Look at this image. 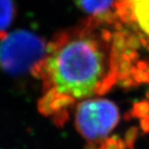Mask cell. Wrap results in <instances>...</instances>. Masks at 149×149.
Listing matches in <instances>:
<instances>
[{"label":"cell","instance_id":"52a82bcc","mask_svg":"<svg viewBox=\"0 0 149 149\" xmlns=\"http://www.w3.org/2000/svg\"><path fill=\"white\" fill-rule=\"evenodd\" d=\"M94 149H125V144L120 139H105Z\"/></svg>","mask_w":149,"mask_h":149},{"label":"cell","instance_id":"277c9868","mask_svg":"<svg viewBox=\"0 0 149 149\" xmlns=\"http://www.w3.org/2000/svg\"><path fill=\"white\" fill-rule=\"evenodd\" d=\"M84 13L93 16H102L111 11L115 0H74Z\"/></svg>","mask_w":149,"mask_h":149},{"label":"cell","instance_id":"5b68a950","mask_svg":"<svg viewBox=\"0 0 149 149\" xmlns=\"http://www.w3.org/2000/svg\"><path fill=\"white\" fill-rule=\"evenodd\" d=\"M133 18L139 28L149 35V0H130Z\"/></svg>","mask_w":149,"mask_h":149},{"label":"cell","instance_id":"7a4b0ae2","mask_svg":"<svg viewBox=\"0 0 149 149\" xmlns=\"http://www.w3.org/2000/svg\"><path fill=\"white\" fill-rule=\"evenodd\" d=\"M46 50L36 34L24 30L13 31L0 41V68L11 74L27 73L46 56Z\"/></svg>","mask_w":149,"mask_h":149},{"label":"cell","instance_id":"6da1fadb","mask_svg":"<svg viewBox=\"0 0 149 149\" xmlns=\"http://www.w3.org/2000/svg\"><path fill=\"white\" fill-rule=\"evenodd\" d=\"M111 47L100 34L79 31L60 37L42 61L46 104L58 110L98 93L111 78Z\"/></svg>","mask_w":149,"mask_h":149},{"label":"cell","instance_id":"3957f363","mask_svg":"<svg viewBox=\"0 0 149 149\" xmlns=\"http://www.w3.org/2000/svg\"><path fill=\"white\" fill-rule=\"evenodd\" d=\"M120 120L117 105L106 99H90L80 102L76 111V127L89 143L88 149H94L107 139Z\"/></svg>","mask_w":149,"mask_h":149},{"label":"cell","instance_id":"8992f818","mask_svg":"<svg viewBox=\"0 0 149 149\" xmlns=\"http://www.w3.org/2000/svg\"><path fill=\"white\" fill-rule=\"evenodd\" d=\"M15 16L13 0H0V31L6 30Z\"/></svg>","mask_w":149,"mask_h":149}]
</instances>
